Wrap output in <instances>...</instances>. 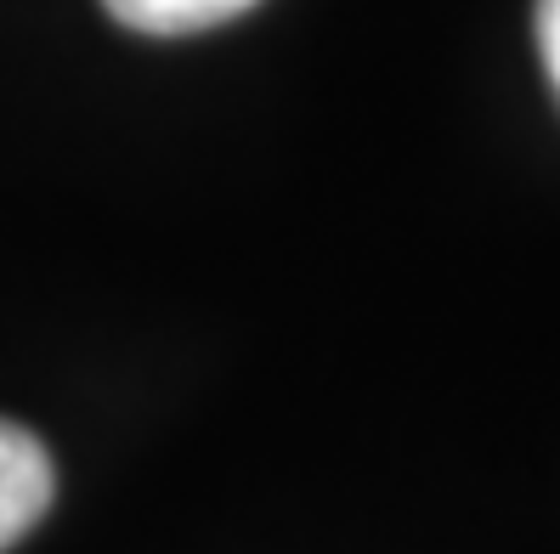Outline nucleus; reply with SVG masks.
<instances>
[{
  "label": "nucleus",
  "instance_id": "obj_1",
  "mask_svg": "<svg viewBox=\"0 0 560 554\" xmlns=\"http://www.w3.org/2000/svg\"><path fill=\"white\" fill-rule=\"evenodd\" d=\"M57 498L51 452L28 436L23 425L0 419V554H7Z\"/></svg>",
  "mask_w": 560,
  "mask_h": 554
},
{
  "label": "nucleus",
  "instance_id": "obj_2",
  "mask_svg": "<svg viewBox=\"0 0 560 554\" xmlns=\"http://www.w3.org/2000/svg\"><path fill=\"white\" fill-rule=\"evenodd\" d=\"M108 17L137 35H205L215 23L244 17L260 0H103Z\"/></svg>",
  "mask_w": 560,
  "mask_h": 554
},
{
  "label": "nucleus",
  "instance_id": "obj_3",
  "mask_svg": "<svg viewBox=\"0 0 560 554\" xmlns=\"http://www.w3.org/2000/svg\"><path fill=\"white\" fill-rule=\"evenodd\" d=\"M538 51H544V69L560 91V0H538Z\"/></svg>",
  "mask_w": 560,
  "mask_h": 554
}]
</instances>
